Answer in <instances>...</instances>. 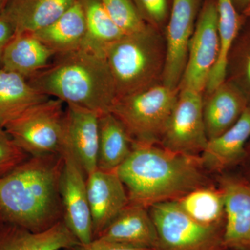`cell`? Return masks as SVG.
I'll return each instance as SVG.
<instances>
[{"instance_id": "cell-1", "label": "cell", "mask_w": 250, "mask_h": 250, "mask_svg": "<svg viewBox=\"0 0 250 250\" xmlns=\"http://www.w3.org/2000/svg\"><path fill=\"white\" fill-rule=\"evenodd\" d=\"M62 154L29 156L0 177V223L41 232L62 220Z\"/></svg>"}, {"instance_id": "cell-2", "label": "cell", "mask_w": 250, "mask_h": 250, "mask_svg": "<svg viewBox=\"0 0 250 250\" xmlns=\"http://www.w3.org/2000/svg\"><path fill=\"white\" fill-rule=\"evenodd\" d=\"M116 172L126 188L129 204L146 208L177 200L206 184L196 158L154 145L133 143L129 157Z\"/></svg>"}, {"instance_id": "cell-3", "label": "cell", "mask_w": 250, "mask_h": 250, "mask_svg": "<svg viewBox=\"0 0 250 250\" xmlns=\"http://www.w3.org/2000/svg\"><path fill=\"white\" fill-rule=\"evenodd\" d=\"M28 81L49 98L100 114L109 111L116 98L104 57L83 48L55 56L47 68Z\"/></svg>"}, {"instance_id": "cell-4", "label": "cell", "mask_w": 250, "mask_h": 250, "mask_svg": "<svg viewBox=\"0 0 250 250\" xmlns=\"http://www.w3.org/2000/svg\"><path fill=\"white\" fill-rule=\"evenodd\" d=\"M104 58L114 82L116 98L162 83L166 44L159 30L150 25L108 45Z\"/></svg>"}, {"instance_id": "cell-5", "label": "cell", "mask_w": 250, "mask_h": 250, "mask_svg": "<svg viewBox=\"0 0 250 250\" xmlns=\"http://www.w3.org/2000/svg\"><path fill=\"white\" fill-rule=\"evenodd\" d=\"M179 89L161 83L137 93L117 97L110 113L124 125L133 142H161L178 98Z\"/></svg>"}, {"instance_id": "cell-6", "label": "cell", "mask_w": 250, "mask_h": 250, "mask_svg": "<svg viewBox=\"0 0 250 250\" xmlns=\"http://www.w3.org/2000/svg\"><path fill=\"white\" fill-rule=\"evenodd\" d=\"M56 98L31 106L4 127L11 139L30 156L62 154L65 109Z\"/></svg>"}, {"instance_id": "cell-7", "label": "cell", "mask_w": 250, "mask_h": 250, "mask_svg": "<svg viewBox=\"0 0 250 250\" xmlns=\"http://www.w3.org/2000/svg\"><path fill=\"white\" fill-rule=\"evenodd\" d=\"M149 208L159 239L156 250H218V226L198 223L177 200L159 202Z\"/></svg>"}, {"instance_id": "cell-8", "label": "cell", "mask_w": 250, "mask_h": 250, "mask_svg": "<svg viewBox=\"0 0 250 250\" xmlns=\"http://www.w3.org/2000/svg\"><path fill=\"white\" fill-rule=\"evenodd\" d=\"M219 50L216 0H205L189 44L187 65L179 89L205 93Z\"/></svg>"}, {"instance_id": "cell-9", "label": "cell", "mask_w": 250, "mask_h": 250, "mask_svg": "<svg viewBox=\"0 0 250 250\" xmlns=\"http://www.w3.org/2000/svg\"><path fill=\"white\" fill-rule=\"evenodd\" d=\"M203 94L179 90L161 143L171 152L195 157L208 143L203 116Z\"/></svg>"}, {"instance_id": "cell-10", "label": "cell", "mask_w": 250, "mask_h": 250, "mask_svg": "<svg viewBox=\"0 0 250 250\" xmlns=\"http://www.w3.org/2000/svg\"><path fill=\"white\" fill-rule=\"evenodd\" d=\"M200 0H172L166 34V59L162 83L177 89L186 65L195 27Z\"/></svg>"}, {"instance_id": "cell-11", "label": "cell", "mask_w": 250, "mask_h": 250, "mask_svg": "<svg viewBox=\"0 0 250 250\" xmlns=\"http://www.w3.org/2000/svg\"><path fill=\"white\" fill-rule=\"evenodd\" d=\"M63 167L60 180L62 220L82 244L93 239L86 179L85 174L68 149L62 147Z\"/></svg>"}, {"instance_id": "cell-12", "label": "cell", "mask_w": 250, "mask_h": 250, "mask_svg": "<svg viewBox=\"0 0 250 250\" xmlns=\"http://www.w3.org/2000/svg\"><path fill=\"white\" fill-rule=\"evenodd\" d=\"M100 115L76 105L65 108L62 147L71 153L86 177L98 169Z\"/></svg>"}, {"instance_id": "cell-13", "label": "cell", "mask_w": 250, "mask_h": 250, "mask_svg": "<svg viewBox=\"0 0 250 250\" xmlns=\"http://www.w3.org/2000/svg\"><path fill=\"white\" fill-rule=\"evenodd\" d=\"M93 239L129 205L124 184L116 171L97 169L86 177Z\"/></svg>"}, {"instance_id": "cell-14", "label": "cell", "mask_w": 250, "mask_h": 250, "mask_svg": "<svg viewBox=\"0 0 250 250\" xmlns=\"http://www.w3.org/2000/svg\"><path fill=\"white\" fill-rule=\"evenodd\" d=\"M146 208L129 204L95 238L156 250L159 241L157 231Z\"/></svg>"}, {"instance_id": "cell-15", "label": "cell", "mask_w": 250, "mask_h": 250, "mask_svg": "<svg viewBox=\"0 0 250 250\" xmlns=\"http://www.w3.org/2000/svg\"><path fill=\"white\" fill-rule=\"evenodd\" d=\"M248 106L246 96L228 80L208 94L204 100L203 116L208 141L231 127Z\"/></svg>"}, {"instance_id": "cell-16", "label": "cell", "mask_w": 250, "mask_h": 250, "mask_svg": "<svg viewBox=\"0 0 250 250\" xmlns=\"http://www.w3.org/2000/svg\"><path fill=\"white\" fill-rule=\"evenodd\" d=\"M80 243L63 220L41 232L0 223V250H67Z\"/></svg>"}, {"instance_id": "cell-17", "label": "cell", "mask_w": 250, "mask_h": 250, "mask_svg": "<svg viewBox=\"0 0 250 250\" xmlns=\"http://www.w3.org/2000/svg\"><path fill=\"white\" fill-rule=\"evenodd\" d=\"M55 56L33 33H17L5 49L0 68L29 80L47 68Z\"/></svg>"}, {"instance_id": "cell-18", "label": "cell", "mask_w": 250, "mask_h": 250, "mask_svg": "<svg viewBox=\"0 0 250 250\" xmlns=\"http://www.w3.org/2000/svg\"><path fill=\"white\" fill-rule=\"evenodd\" d=\"M222 194L226 216L223 241L229 246H243L250 243V185L225 180Z\"/></svg>"}, {"instance_id": "cell-19", "label": "cell", "mask_w": 250, "mask_h": 250, "mask_svg": "<svg viewBox=\"0 0 250 250\" xmlns=\"http://www.w3.org/2000/svg\"><path fill=\"white\" fill-rule=\"evenodd\" d=\"M77 0H9L1 16L14 26L15 34L36 33L58 19Z\"/></svg>"}, {"instance_id": "cell-20", "label": "cell", "mask_w": 250, "mask_h": 250, "mask_svg": "<svg viewBox=\"0 0 250 250\" xmlns=\"http://www.w3.org/2000/svg\"><path fill=\"white\" fill-rule=\"evenodd\" d=\"M250 141V106L238 121L223 134L209 140L201 154L200 161L207 167L218 170L241 160Z\"/></svg>"}, {"instance_id": "cell-21", "label": "cell", "mask_w": 250, "mask_h": 250, "mask_svg": "<svg viewBox=\"0 0 250 250\" xmlns=\"http://www.w3.org/2000/svg\"><path fill=\"white\" fill-rule=\"evenodd\" d=\"M86 25L80 0L49 26L33 33L56 54L68 53L82 48Z\"/></svg>"}, {"instance_id": "cell-22", "label": "cell", "mask_w": 250, "mask_h": 250, "mask_svg": "<svg viewBox=\"0 0 250 250\" xmlns=\"http://www.w3.org/2000/svg\"><path fill=\"white\" fill-rule=\"evenodd\" d=\"M49 98L36 89L27 79L0 68V129H4L31 106Z\"/></svg>"}, {"instance_id": "cell-23", "label": "cell", "mask_w": 250, "mask_h": 250, "mask_svg": "<svg viewBox=\"0 0 250 250\" xmlns=\"http://www.w3.org/2000/svg\"><path fill=\"white\" fill-rule=\"evenodd\" d=\"M99 128L98 168L116 171L129 157L134 142L124 125L110 112L100 115Z\"/></svg>"}, {"instance_id": "cell-24", "label": "cell", "mask_w": 250, "mask_h": 250, "mask_svg": "<svg viewBox=\"0 0 250 250\" xmlns=\"http://www.w3.org/2000/svg\"><path fill=\"white\" fill-rule=\"evenodd\" d=\"M218 15L220 50L218 60L210 73L206 88L209 94L225 82L229 57L241 31L242 18L232 0H216Z\"/></svg>"}, {"instance_id": "cell-25", "label": "cell", "mask_w": 250, "mask_h": 250, "mask_svg": "<svg viewBox=\"0 0 250 250\" xmlns=\"http://www.w3.org/2000/svg\"><path fill=\"white\" fill-rule=\"evenodd\" d=\"M80 1L84 12L86 25L82 48L104 57L106 47L125 34L112 21L101 0H80Z\"/></svg>"}, {"instance_id": "cell-26", "label": "cell", "mask_w": 250, "mask_h": 250, "mask_svg": "<svg viewBox=\"0 0 250 250\" xmlns=\"http://www.w3.org/2000/svg\"><path fill=\"white\" fill-rule=\"evenodd\" d=\"M176 200L189 216L203 225L218 226L225 214L221 190L199 188Z\"/></svg>"}, {"instance_id": "cell-27", "label": "cell", "mask_w": 250, "mask_h": 250, "mask_svg": "<svg viewBox=\"0 0 250 250\" xmlns=\"http://www.w3.org/2000/svg\"><path fill=\"white\" fill-rule=\"evenodd\" d=\"M226 80L239 88L250 106V28L240 34L228 59Z\"/></svg>"}, {"instance_id": "cell-28", "label": "cell", "mask_w": 250, "mask_h": 250, "mask_svg": "<svg viewBox=\"0 0 250 250\" xmlns=\"http://www.w3.org/2000/svg\"><path fill=\"white\" fill-rule=\"evenodd\" d=\"M112 21L125 35L147 29L149 24L141 17L133 0H101Z\"/></svg>"}, {"instance_id": "cell-29", "label": "cell", "mask_w": 250, "mask_h": 250, "mask_svg": "<svg viewBox=\"0 0 250 250\" xmlns=\"http://www.w3.org/2000/svg\"><path fill=\"white\" fill-rule=\"evenodd\" d=\"M145 22L160 30L170 16L169 0H133Z\"/></svg>"}, {"instance_id": "cell-30", "label": "cell", "mask_w": 250, "mask_h": 250, "mask_svg": "<svg viewBox=\"0 0 250 250\" xmlns=\"http://www.w3.org/2000/svg\"><path fill=\"white\" fill-rule=\"evenodd\" d=\"M18 147L4 129H0V177L29 157Z\"/></svg>"}, {"instance_id": "cell-31", "label": "cell", "mask_w": 250, "mask_h": 250, "mask_svg": "<svg viewBox=\"0 0 250 250\" xmlns=\"http://www.w3.org/2000/svg\"><path fill=\"white\" fill-rule=\"evenodd\" d=\"M66 250H152L146 248H136L127 246V245L121 244V243H115L106 240L102 239L100 238H95L91 241L85 244L77 245L70 249Z\"/></svg>"}, {"instance_id": "cell-32", "label": "cell", "mask_w": 250, "mask_h": 250, "mask_svg": "<svg viewBox=\"0 0 250 250\" xmlns=\"http://www.w3.org/2000/svg\"><path fill=\"white\" fill-rule=\"evenodd\" d=\"M15 33L16 31L12 24L6 18L0 15V67L5 49L14 37Z\"/></svg>"}, {"instance_id": "cell-33", "label": "cell", "mask_w": 250, "mask_h": 250, "mask_svg": "<svg viewBox=\"0 0 250 250\" xmlns=\"http://www.w3.org/2000/svg\"><path fill=\"white\" fill-rule=\"evenodd\" d=\"M232 1L238 12L241 11L242 13L246 9L250 2V0H232Z\"/></svg>"}, {"instance_id": "cell-34", "label": "cell", "mask_w": 250, "mask_h": 250, "mask_svg": "<svg viewBox=\"0 0 250 250\" xmlns=\"http://www.w3.org/2000/svg\"><path fill=\"white\" fill-rule=\"evenodd\" d=\"M9 0H0V14L4 11L5 7L9 2Z\"/></svg>"}, {"instance_id": "cell-35", "label": "cell", "mask_w": 250, "mask_h": 250, "mask_svg": "<svg viewBox=\"0 0 250 250\" xmlns=\"http://www.w3.org/2000/svg\"><path fill=\"white\" fill-rule=\"evenodd\" d=\"M243 14L246 16V17L250 18V2L248 6H247L246 9L243 11Z\"/></svg>"}, {"instance_id": "cell-36", "label": "cell", "mask_w": 250, "mask_h": 250, "mask_svg": "<svg viewBox=\"0 0 250 250\" xmlns=\"http://www.w3.org/2000/svg\"></svg>"}]
</instances>
